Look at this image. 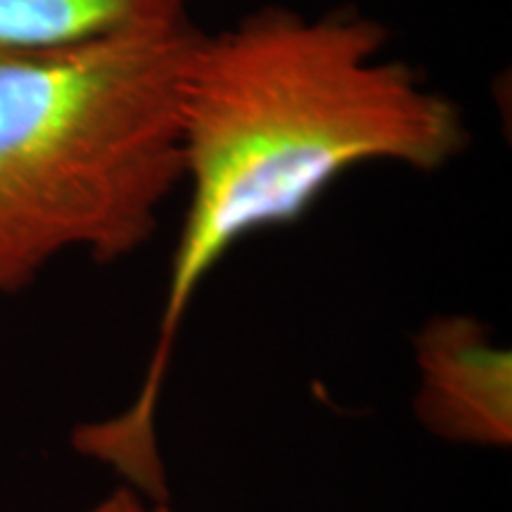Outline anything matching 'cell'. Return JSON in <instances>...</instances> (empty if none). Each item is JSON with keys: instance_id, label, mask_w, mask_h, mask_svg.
I'll return each mask as SVG.
<instances>
[{"instance_id": "7a4b0ae2", "label": "cell", "mask_w": 512, "mask_h": 512, "mask_svg": "<svg viewBox=\"0 0 512 512\" xmlns=\"http://www.w3.org/2000/svg\"><path fill=\"white\" fill-rule=\"evenodd\" d=\"M190 19L43 50H0V294L62 254L114 264L183 188Z\"/></svg>"}, {"instance_id": "6da1fadb", "label": "cell", "mask_w": 512, "mask_h": 512, "mask_svg": "<svg viewBox=\"0 0 512 512\" xmlns=\"http://www.w3.org/2000/svg\"><path fill=\"white\" fill-rule=\"evenodd\" d=\"M387 48V27L354 8L306 15L266 5L200 34L183 91L188 209L155 344L128 406L74 427L69 441L81 458L162 494L159 403L211 271L242 240L302 221L349 171L396 164L432 174L465 155L463 107Z\"/></svg>"}, {"instance_id": "277c9868", "label": "cell", "mask_w": 512, "mask_h": 512, "mask_svg": "<svg viewBox=\"0 0 512 512\" xmlns=\"http://www.w3.org/2000/svg\"><path fill=\"white\" fill-rule=\"evenodd\" d=\"M192 0H0V50H43L188 19Z\"/></svg>"}, {"instance_id": "3957f363", "label": "cell", "mask_w": 512, "mask_h": 512, "mask_svg": "<svg viewBox=\"0 0 512 512\" xmlns=\"http://www.w3.org/2000/svg\"><path fill=\"white\" fill-rule=\"evenodd\" d=\"M415 422L453 446L505 451L512 444V354L484 320L437 313L413 335Z\"/></svg>"}, {"instance_id": "5b68a950", "label": "cell", "mask_w": 512, "mask_h": 512, "mask_svg": "<svg viewBox=\"0 0 512 512\" xmlns=\"http://www.w3.org/2000/svg\"><path fill=\"white\" fill-rule=\"evenodd\" d=\"M88 512H174L166 498H152L133 486L121 484Z\"/></svg>"}]
</instances>
